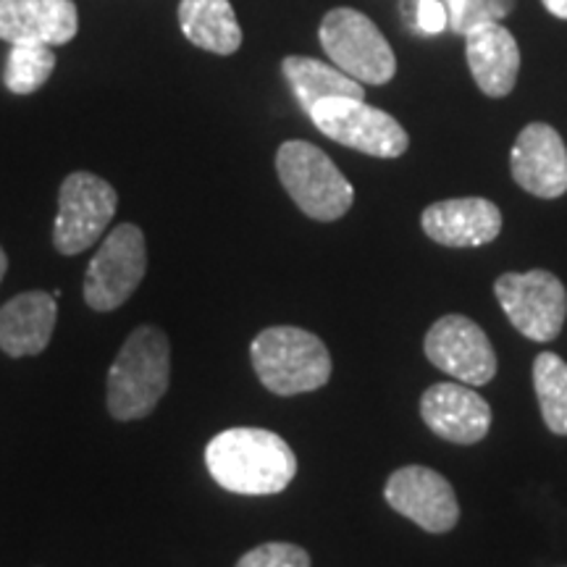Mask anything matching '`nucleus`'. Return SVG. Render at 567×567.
Here are the masks:
<instances>
[{
	"label": "nucleus",
	"mask_w": 567,
	"mask_h": 567,
	"mask_svg": "<svg viewBox=\"0 0 567 567\" xmlns=\"http://www.w3.org/2000/svg\"><path fill=\"white\" fill-rule=\"evenodd\" d=\"M210 478L231 494H279L297 476L292 446L266 429H229L205 446Z\"/></svg>",
	"instance_id": "f257e3e1"
},
{
	"label": "nucleus",
	"mask_w": 567,
	"mask_h": 567,
	"mask_svg": "<svg viewBox=\"0 0 567 567\" xmlns=\"http://www.w3.org/2000/svg\"><path fill=\"white\" fill-rule=\"evenodd\" d=\"M172 347L155 326H140L126 339L109 371V413L116 421H140L155 410L168 389Z\"/></svg>",
	"instance_id": "f03ea898"
},
{
	"label": "nucleus",
	"mask_w": 567,
	"mask_h": 567,
	"mask_svg": "<svg viewBox=\"0 0 567 567\" xmlns=\"http://www.w3.org/2000/svg\"><path fill=\"white\" fill-rule=\"evenodd\" d=\"M250 358L260 384L279 396L316 392L331 379V354L326 344L297 326L260 331L250 344Z\"/></svg>",
	"instance_id": "7ed1b4c3"
},
{
	"label": "nucleus",
	"mask_w": 567,
	"mask_h": 567,
	"mask_svg": "<svg viewBox=\"0 0 567 567\" xmlns=\"http://www.w3.org/2000/svg\"><path fill=\"white\" fill-rule=\"evenodd\" d=\"M276 172L297 208L316 221H337L352 208V184L337 163L310 142H284L276 153Z\"/></svg>",
	"instance_id": "20e7f679"
},
{
	"label": "nucleus",
	"mask_w": 567,
	"mask_h": 567,
	"mask_svg": "<svg viewBox=\"0 0 567 567\" xmlns=\"http://www.w3.org/2000/svg\"><path fill=\"white\" fill-rule=\"evenodd\" d=\"M321 48L337 69L360 84H386L396 74V59L379 27L354 9H334L321 21Z\"/></svg>",
	"instance_id": "39448f33"
},
{
	"label": "nucleus",
	"mask_w": 567,
	"mask_h": 567,
	"mask_svg": "<svg viewBox=\"0 0 567 567\" xmlns=\"http://www.w3.org/2000/svg\"><path fill=\"white\" fill-rule=\"evenodd\" d=\"M308 116L329 140L373 158H400L410 145L408 132L394 116L358 97H329L316 103Z\"/></svg>",
	"instance_id": "423d86ee"
},
{
	"label": "nucleus",
	"mask_w": 567,
	"mask_h": 567,
	"mask_svg": "<svg viewBox=\"0 0 567 567\" xmlns=\"http://www.w3.org/2000/svg\"><path fill=\"white\" fill-rule=\"evenodd\" d=\"M145 234L134 224L116 226L90 260L87 274H84V300L101 313L122 308L145 279Z\"/></svg>",
	"instance_id": "0eeeda50"
},
{
	"label": "nucleus",
	"mask_w": 567,
	"mask_h": 567,
	"mask_svg": "<svg viewBox=\"0 0 567 567\" xmlns=\"http://www.w3.org/2000/svg\"><path fill=\"white\" fill-rule=\"evenodd\" d=\"M118 195L109 182L90 172L69 174L59 193V216L53 224V245L61 255L90 250L109 229Z\"/></svg>",
	"instance_id": "6e6552de"
},
{
	"label": "nucleus",
	"mask_w": 567,
	"mask_h": 567,
	"mask_svg": "<svg viewBox=\"0 0 567 567\" xmlns=\"http://www.w3.org/2000/svg\"><path fill=\"white\" fill-rule=\"evenodd\" d=\"M494 295L509 323L530 342H551L563 331L567 292L555 274H502L494 284Z\"/></svg>",
	"instance_id": "1a4fd4ad"
},
{
	"label": "nucleus",
	"mask_w": 567,
	"mask_h": 567,
	"mask_svg": "<svg viewBox=\"0 0 567 567\" xmlns=\"http://www.w3.org/2000/svg\"><path fill=\"white\" fill-rule=\"evenodd\" d=\"M425 358L439 371L467 386H481L496 375V352L484 329L465 316H444L425 334Z\"/></svg>",
	"instance_id": "9d476101"
},
{
	"label": "nucleus",
	"mask_w": 567,
	"mask_h": 567,
	"mask_svg": "<svg viewBox=\"0 0 567 567\" xmlns=\"http://www.w3.org/2000/svg\"><path fill=\"white\" fill-rule=\"evenodd\" d=\"M384 496L389 507L429 534H446L460 520L455 488L431 467L408 465L394 471L386 481Z\"/></svg>",
	"instance_id": "9b49d317"
},
{
	"label": "nucleus",
	"mask_w": 567,
	"mask_h": 567,
	"mask_svg": "<svg viewBox=\"0 0 567 567\" xmlns=\"http://www.w3.org/2000/svg\"><path fill=\"white\" fill-rule=\"evenodd\" d=\"M509 172L528 195L555 200L567 193V147L555 126L528 124L509 153Z\"/></svg>",
	"instance_id": "f8f14e48"
},
{
	"label": "nucleus",
	"mask_w": 567,
	"mask_h": 567,
	"mask_svg": "<svg viewBox=\"0 0 567 567\" xmlns=\"http://www.w3.org/2000/svg\"><path fill=\"white\" fill-rule=\"evenodd\" d=\"M425 425L450 444L471 446L484 442L492 425V408L478 392L465 384H434L421 400Z\"/></svg>",
	"instance_id": "ddd939ff"
},
{
	"label": "nucleus",
	"mask_w": 567,
	"mask_h": 567,
	"mask_svg": "<svg viewBox=\"0 0 567 567\" xmlns=\"http://www.w3.org/2000/svg\"><path fill=\"white\" fill-rule=\"evenodd\" d=\"M76 30L74 0H0V40L11 45H66Z\"/></svg>",
	"instance_id": "4468645a"
},
{
	"label": "nucleus",
	"mask_w": 567,
	"mask_h": 567,
	"mask_svg": "<svg viewBox=\"0 0 567 567\" xmlns=\"http://www.w3.org/2000/svg\"><path fill=\"white\" fill-rule=\"evenodd\" d=\"M423 231L444 247H481L502 231V213L484 197L442 200L423 210Z\"/></svg>",
	"instance_id": "2eb2a0df"
},
{
	"label": "nucleus",
	"mask_w": 567,
	"mask_h": 567,
	"mask_svg": "<svg viewBox=\"0 0 567 567\" xmlns=\"http://www.w3.org/2000/svg\"><path fill=\"white\" fill-rule=\"evenodd\" d=\"M465 55L473 80L488 97H507L520 71V48L499 21L465 34Z\"/></svg>",
	"instance_id": "dca6fc26"
},
{
	"label": "nucleus",
	"mask_w": 567,
	"mask_h": 567,
	"mask_svg": "<svg viewBox=\"0 0 567 567\" xmlns=\"http://www.w3.org/2000/svg\"><path fill=\"white\" fill-rule=\"evenodd\" d=\"M55 297L48 292H24L0 308V350L11 358L40 354L55 329Z\"/></svg>",
	"instance_id": "f3484780"
},
{
	"label": "nucleus",
	"mask_w": 567,
	"mask_h": 567,
	"mask_svg": "<svg viewBox=\"0 0 567 567\" xmlns=\"http://www.w3.org/2000/svg\"><path fill=\"white\" fill-rule=\"evenodd\" d=\"M179 27L195 48L231 55L243 45V27L229 0H182Z\"/></svg>",
	"instance_id": "a211bd4d"
},
{
	"label": "nucleus",
	"mask_w": 567,
	"mask_h": 567,
	"mask_svg": "<svg viewBox=\"0 0 567 567\" xmlns=\"http://www.w3.org/2000/svg\"><path fill=\"white\" fill-rule=\"evenodd\" d=\"M281 71L305 111L313 109L316 103L329 101V97H358V101L365 97L363 84L358 80L347 76L342 69L331 66V63L308 59V55H287L281 61Z\"/></svg>",
	"instance_id": "6ab92c4d"
},
{
	"label": "nucleus",
	"mask_w": 567,
	"mask_h": 567,
	"mask_svg": "<svg viewBox=\"0 0 567 567\" xmlns=\"http://www.w3.org/2000/svg\"><path fill=\"white\" fill-rule=\"evenodd\" d=\"M534 386L547 429L567 436V363L555 352H542L534 363Z\"/></svg>",
	"instance_id": "aec40b11"
},
{
	"label": "nucleus",
	"mask_w": 567,
	"mask_h": 567,
	"mask_svg": "<svg viewBox=\"0 0 567 567\" xmlns=\"http://www.w3.org/2000/svg\"><path fill=\"white\" fill-rule=\"evenodd\" d=\"M55 69L53 48L48 45H11L6 59L3 82L13 95H32L51 80Z\"/></svg>",
	"instance_id": "412c9836"
},
{
	"label": "nucleus",
	"mask_w": 567,
	"mask_h": 567,
	"mask_svg": "<svg viewBox=\"0 0 567 567\" xmlns=\"http://www.w3.org/2000/svg\"><path fill=\"white\" fill-rule=\"evenodd\" d=\"M442 3L450 17V30L463 38L478 27L502 21L515 9V0H442Z\"/></svg>",
	"instance_id": "4be33fe9"
},
{
	"label": "nucleus",
	"mask_w": 567,
	"mask_h": 567,
	"mask_svg": "<svg viewBox=\"0 0 567 567\" xmlns=\"http://www.w3.org/2000/svg\"><path fill=\"white\" fill-rule=\"evenodd\" d=\"M237 567H310V557L297 544L271 542L247 551Z\"/></svg>",
	"instance_id": "5701e85b"
},
{
	"label": "nucleus",
	"mask_w": 567,
	"mask_h": 567,
	"mask_svg": "<svg viewBox=\"0 0 567 567\" xmlns=\"http://www.w3.org/2000/svg\"><path fill=\"white\" fill-rule=\"evenodd\" d=\"M417 30L425 34H439L450 27V17L442 0H415Z\"/></svg>",
	"instance_id": "b1692460"
},
{
	"label": "nucleus",
	"mask_w": 567,
	"mask_h": 567,
	"mask_svg": "<svg viewBox=\"0 0 567 567\" xmlns=\"http://www.w3.org/2000/svg\"><path fill=\"white\" fill-rule=\"evenodd\" d=\"M544 9H547L551 17L567 21V0H542Z\"/></svg>",
	"instance_id": "393cba45"
},
{
	"label": "nucleus",
	"mask_w": 567,
	"mask_h": 567,
	"mask_svg": "<svg viewBox=\"0 0 567 567\" xmlns=\"http://www.w3.org/2000/svg\"><path fill=\"white\" fill-rule=\"evenodd\" d=\"M6 268H9V258H6V252H3V247H0V279H3V274H6Z\"/></svg>",
	"instance_id": "a878e982"
}]
</instances>
